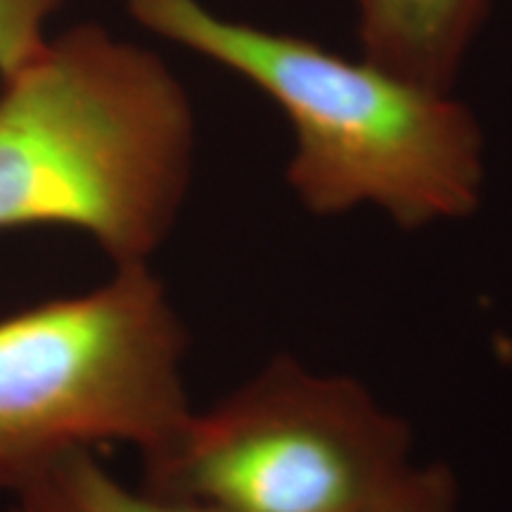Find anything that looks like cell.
<instances>
[{"label": "cell", "instance_id": "7", "mask_svg": "<svg viewBox=\"0 0 512 512\" xmlns=\"http://www.w3.org/2000/svg\"><path fill=\"white\" fill-rule=\"evenodd\" d=\"M69 0H0V79H12L46 50L48 22Z\"/></svg>", "mask_w": 512, "mask_h": 512}, {"label": "cell", "instance_id": "2", "mask_svg": "<svg viewBox=\"0 0 512 512\" xmlns=\"http://www.w3.org/2000/svg\"><path fill=\"white\" fill-rule=\"evenodd\" d=\"M138 27L264 93L294 136L287 185L313 216L361 207L401 230L463 221L486 185V138L456 93L332 53L311 38L223 17L202 0H124Z\"/></svg>", "mask_w": 512, "mask_h": 512}, {"label": "cell", "instance_id": "8", "mask_svg": "<svg viewBox=\"0 0 512 512\" xmlns=\"http://www.w3.org/2000/svg\"><path fill=\"white\" fill-rule=\"evenodd\" d=\"M368 512H460L458 479L446 463H413Z\"/></svg>", "mask_w": 512, "mask_h": 512}, {"label": "cell", "instance_id": "1", "mask_svg": "<svg viewBox=\"0 0 512 512\" xmlns=\"http://www.w3.org/2000/svg\"><path fill=\"white\" fill-rule=\"evenodd\" d=\"M197 114L155 50L83 22L0 86V230L64 226L152 266L188 200Z\"/></svg>", "mask_w": 512, "mask_h": 512}, {"label": "cell", "instance_id": "3", "mask_svg": "<svg viewBox=\"0 0 512 512\" xmlns=\"http://www.w3.org/2000/svg\"><path fill=\"white\" fill-rule=\"evenodd\" d=\"M190 337L152 266L0 320V494L79 451L162 448L192 413Z\"/></svg>", "mask_w": 512, "mask_h": 512}, {"label": "cell", "instance_id": "9", "mask_svg": "<svg viewBox=\"0 0 512 512\" xmlns=\"http://www.w3.org/2000/svg\"><path fill=\"white\" fill-rule=\"evenodd\" d=\"M0 86H3V79H0Z\"/></svg>", "mask_w": 512, "mask_h": 512}, {"label": "cell", "instance_id": "6", "mask_svg": "<svg viewBox=\"0 0 512 512\" xmlns=\"http://www.w3.org/2000/svg\"><path fill=\"white\" fill-rule=\"evenodd\" d=\"M10 512H211L152 491L131 489L100 463L95 451H79L43 472L12 496Z\"/></svg>", "mask_w": 512, "mask_h": 512}, {"label": "cell", "instance_id": "4", "mask_svg": "<svg viewBox=\"0 0 512 512\" xmlns=\"http://www.w3.org/2000/svg\"><path fill=\"white\" fill-rule=\"evenodd\" d=\"M406 420L366 384L290 354L185 418L143 489L211 512H368L411 460Z\"/></svg>", "mask_w": 512, "mask_h": 512}, {"label": "cell", "instance_id": "5", "mask_svg": "<svg viewBox=\"0 0 512 512\" xmlns=\"http://www.w3.org/2000/svg\"><path fill=\"white\" fill-rule=\"evenodd\" d=\"M494 0H356L361 57L439 93L458 76Z\"/></svg>", "mask_w": 512, "mask_h": 512}]
</instances>
